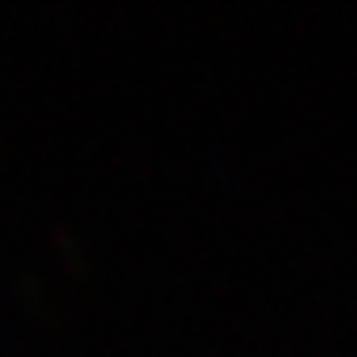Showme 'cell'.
Here are the masks:
<instances>
[{
    "label": "cell",
    "instance_id": "obj_1",
    "mask_svg": "<svg viewBox=\"0 0 357 357\" xmlns=\"http://www.w3.org/2000/svg\"><path fill=\"white\" fill-rule=\"evenodd\" d=\"M54 251H61L65 259H69V270H80L84 266V255H80V240L69 232V228L57 225L54 228Z\"/></svg>",
    "mask_w": 357,
    "mask_h": 357
}]
</instances>
